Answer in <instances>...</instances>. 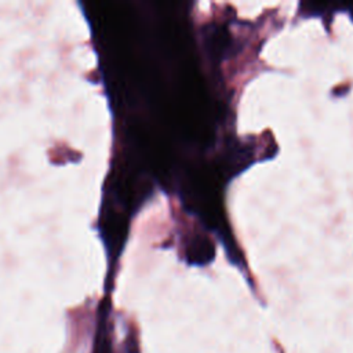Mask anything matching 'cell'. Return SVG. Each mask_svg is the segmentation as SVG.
<instances>
[{
    "label": "cell",
    "mask_w": 353,
    "mask_h": 353,
    "mask_svg": "<svg viewBox=\"0 0 353 353\" xmlns=\"http://www.w3.org/2000/svg\"><path fill=\"white\" fill-rule=\"evenodd\" d=\"M94 353H112V342L109 338L106 324L103 321L99 324L97 335H95Z\"/></svg>",
    "instance_id": "6da1fadb"
},
{
    "label": "cell",
    "mask_w": 353,
    "mask_h": 353,
    "mask_svg": "<svg viewBox=\"0 0 353 353\" xmlns=\"http://www.w3.org/2000/svg\"><path fill=\"white\" fill-rule=\"evenodd\" d=\"M123 353H138V345L135 342V338H132L131 335L123 343Z\"/></svg>",
    "instance_id": "7a4b0ae2"
}]
</instances>
